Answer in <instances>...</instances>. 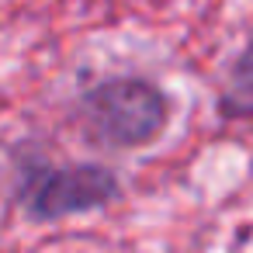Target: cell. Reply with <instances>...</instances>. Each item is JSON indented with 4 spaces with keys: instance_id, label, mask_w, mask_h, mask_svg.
<instances>
[{
    "instance_id": "obj_1",
    "label": "cell",
    "mask_w": 253,
    "mask_h": 253,
    "mask_svg": "<svg viewBox=\"0 0 253 253\" xmlns=\"http://www.w3.org/2000/svg\"><path fill=\"white\" fill-rule=\"evenodd\" d=\"M80 118L97 142L135 149L163 132L167 97L146 80H108L84 97Z\"/></svg>"
},
{
    "instance_id": "obj_2",
    "label": "cell",
    "mask_w": 253,
    "mask_h": 253,
    "mask_svg": "<svg viewBox=\"0 0 253 253\" xmlns=\"http://www.w3.org/2000/svg\"><path fill=\"white\" fill-rule=\"evenodd\" d=\"M118 198V177L94 163L77 167H35L21 177L18 208L32 222H59L66 215L104 208Z\"/></svg>"
}]
</instances>
